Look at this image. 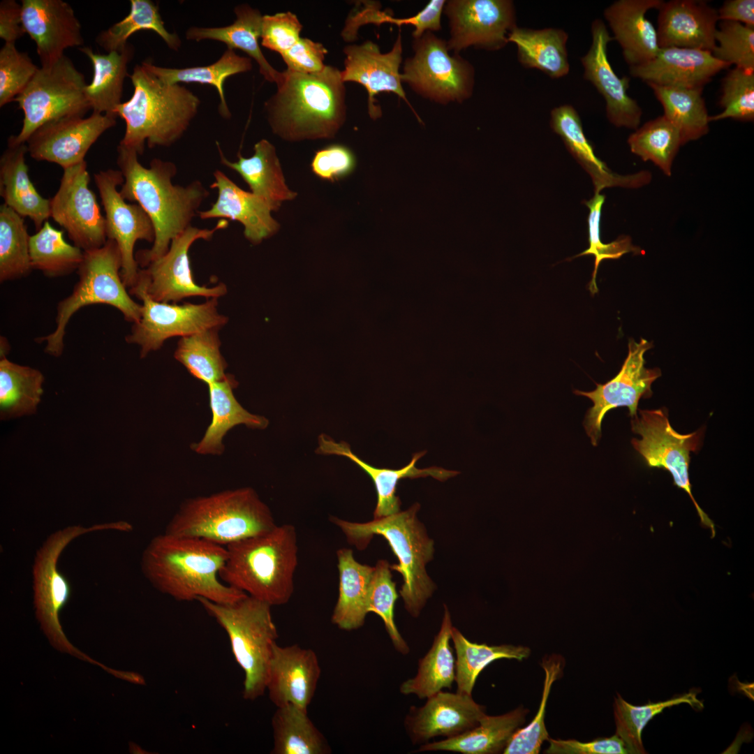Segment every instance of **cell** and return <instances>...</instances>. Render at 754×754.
Here are the masks:
<instances>
[{
  "instance_id": "cell-1",
  "label": "cell",
  "mask_w": 754,
  "mask_h": 754,
  "mask_svg": "<svg viewBox=\"0 0 754 754\" xmlns=\"http://www.w3.org/2000/svg\"><path fill=\"white\" fill-rule=\"evenodd\" d=\"M138 156L135 150L119 144L117 163L124 179L120 194L124 200L140 205L154 228L151 248L140 251L136 258L145 268L164 255L171 242L191 226L209 191L198 180L186 186L174 185L175 163L154 158L146 168L138 161Z\"/></svg>"
},
{
  "instance_id": "cell-2",
  "label": "cell",
  "mask_w": 754,
  "mask_h": 754,
  "mask_svg": "<svg viewBox=\"0 0 754 754\" xmlns=\"http://www.w3.org/2000/svg\"><path fill=\"white\" fill-rule=\"evenodd\" d=\"M227 554L226 547L213 542L164 533L149 543L141 566L157 590L177 601L204 598L230 604L247 594L221 580Z\"/></svg>"
},
{
  "instance_id": "cell-3",
  "label": "cell",
  "mask_w": 754,
  "mask_h": 754,
  "mask_svg": "<svg viewBox=\"0 0 754 754\" xmlns=\"http://www.w3.org/2000/svg\"><path fill=\"white\" fill-rule=\"evenodd\" d=\"M344 84L332 66L314 74L283 71L264 104L272 131L289 141L334 138L346 119Z\"/></svg>"
},
{
  "instance_id": "cell-4",
  "label": "cell",
  "mask_w": 754,
  "mask_h": 754,
  "mask_svg": "<svg viewBox=\"0 0 754 754\" xmlns=\"http://www.w3.org/2000/svg\"><path fill=\"white\" fill-rule=\"evenodd\" d=\"M151 61L135 65L130 78L133 94L117 108L126 124L119 145L138 155L149 148L170 147L179 140L196 116L200 100L180 84H170L153 71Z\"/></svg>"
},
{
  "instance_id": "cell-5",
  "label": "cell",
  "mask_w": 754,
  "mask_h": 754,
  "mask_svg": "<svg viewBox=\"0 0 754 754\" xmlns=\"http://www.w3.org/2000/svg\"><path fill=\"white\" fill-rule=\"evenodd\" d=\"M226 548L227 558L219 572L224 583L271 606L290 600L297 566L295 526L276 525Z\"/></svg>"
},
{
  "instance_id": "cell-6",
  "label": "cell",
  "mask_w": 754,
  "mask_h": 754,
  "mask_svg": "<svg viewBox=\"0 0 754 754\" xmlns=\"http://www.w3.org/2000/svg\"><path fill=\"white\" fill-rule=\"evenodd\" d=\"M419 508L415 503L406 510L364 523L332 518L348 542L359 549H365L376 535L387 541L399 561L390 568L403 577L399 593L406 610L414 617L420 614L435 589L425 569L433 556L434 542L417 518Z\"/></svg>"
},
{
  "instance_id": "cell-7",
  "label": "cell",
  "mask_w": 754,
  "mask_h": 754,
  "mask_svg": "<svg viewBox=\"0 0 754 754\" xmlns=\"http://www.w3.org/2000/svg\"><path fill=\"white\" fill-rule=\"evenodd\" d=\"M276 526L269 507L251 487L188 499L182 504L165 533L205 539L228 546Z\"/></svg>"
},
{
  "instance_id": "cell-8",
  "label": "cell",
  "mask_w": 754,
  "mask_h": 754,
  "mask_svg": "<svg viewBox=\"0 0 754 754\" xmlns=\"http://www.w3.org/2000/svg\"><path fill=\"white\" fill-rule=\"evenodd\" d=\"M227 633L233 656L244 674L243 697L263 695L278 633L271 605L249 595L230 604L197 600Z\"/></svg>"
},
{
  "instance_id": "cell-9",
  "label": "cell",
  "mask_w": 754,
  "mask_h": 754,
  "mask_svg": "<svg viewBox=\"0 0 754 754\" xmlns=\"http://www.w3.org/2000/svg\"><path fill=\"white\" fill-rule=\"evenodd\" d=\"M121 265L119 249L112 239H108L99 249L84 251L83 260L77 271L78 281L72 293L57 304L54 330L36 339L45 343L46 353L54 357L62 354L68 321L84 306L110 305L121 311L126 320L133 323L139 320L142 306L126 290L121 275Z\"/></svg>"
},
{
  "instance_id": "cell-10",
  "label": "cell",
  "mask_w": 754,
  "mask_h": 754,
  "mask_svg": "<svg viewBox=\"0 0 754 754\" xmlns=\"http://www.w3.org/2000/svg\"><path fill=\"white\" fill-rule=\"evenodd\" d=\"M130 531L132 526L121 521L94 525L66 527L52 534L38 551L34 568V590L36 614L41 628L53 646L87 662L99 665L109 672L110 668L81 652L68 640L60 624L59 615L68 601L71 588L67 579L57 570L59 557L66 546L76 537L101 530Z\"/></svg>"
},
{
  "instance_id": "cell-11",
  "label": "cell",
  "mask_w": 754,
  "mask_h": 754,
  "mask_svg": "<svg viewBox=\"0 0 754 754\" xmlns=\"http://www.w3.org/2000/svg\"><path fill=\"white\" fill-rule=\"evenodd\" d=\"M86 86L84 75L66 55L41 66L15 99L24 114L22 128L15 135L16 141L26 143L38 128L48 121L84 117L91 110L85 96Z\"/></svg>"
},
{
  "instance_id": "cell-12",
  "label": "cell",
  "mask_w": 754,
  "mask_h": 754,
  "mask_svg": "<svg viewBox=\"0 0 754 754\" xmlns=\"http://www.w3.org/2000/svg\"><path fill=\"white\" fill-rule=\"evenodd\" d=\"M413 49L414 55L404 62L402 82L439 104L461 103L471 96L474 68L458 54L450 55L445 40L427 31L414 38Z\"/></svg>"
},
{
  "instance_id": "cell-13",
  "label": "cell",
  "mask_w": 754,
  "mask_h": 754,
  "mask_svg": "<svg viewBox=\"0 0 754 754\" xmlns=\"http://www.w3.org/2000/svg\"><path fill=\"white\" fill-rule=\"evenodd\" d=\"M639 415L632 417L631 427L640 439L633 438V448L642 457L648 466L668 471L674 485L684 490L694 504L702 526L709 528L711 538L716 535L715 524L699 506L692 494L689 479L690 453L697 452L701 445L703 431L681 434L671 426L667 409L638 410Z\"/></svg>"
},
{
  "instance_id": "cell-14",
  "label": "cell",
  "mask_w": 754,
  "mask_h": 754,
  "mask_svg": "<svg viewBox=\"0 0 754 754\" xmlns=\"http://www.w3.org/2000/svg\"><path fill=\"white\" fill-rule=\"evenodd\" d=\"M129 293L142 302L141 316L125 339L140 348V357L160 349L165 341L173 337H186L204 330L220 329L228 318L219 313L217 298L202 304L182 305L161 302L152 299L138 278Z\"/></svg>"
},
{
  "instance_id": "cell-15",
  "label": "cell",
  "mask_w": 754,
  "mask_h": 754,
  "mask_svg": "<svg viewBox=\"0 0 754 754\" xmlns=\"http://www.w3.org/2000/svg\"><path fill=\"white\" fill-rule=\"evenodd\" d=\"M228 226L226 219L219 220L212 229H201L191 226L175 237L164 255L139 270L138 278L144 284L149 295L154 300L169 303L177 302L190 297L218 299L226 295L227 287L224 283L207 287L195 282L191 268L189 250L195 241L209 240L216 231L225 229Z\"/></svg>"
},
{
  "instance_id": "cell-16",
  "label": "cell",
  "mask_w": 754,
  "mask_h": 754,
  "mask_svg": "<svg viewBox=\"0 0 754 754\" xmlns=\"http://www.w3.org/2000/svg\"><path fill=\"white\" fill-rule=\"evenodd\" d=\"M651 348L652 343L642 338L640 342L629 340L628 355L615 377L605 384H597L593 391H574L576 394L586 397L593 402L583 424L593 445H596L600 438L602 421L608 411L624 406L633 417L637 414L640 399L651 397V385L661 376L660 369L645 367L644 356Z\"/></svg>"
},
{
  "instance_id": "cell-17",
  "label": "cell",
  "mask_w": 754,
  "mask_h": 754,
  "mask_svg": "<svg viewBox=\"0 0 754 754\" xmlns=\"http://www.w3.org/2000/svg\"><path fill=\"white\" fill-rule=\"evenodd\" d=\"M89 181L85 161L64 169L59 189L50 199L51 217L84 251L99 249L108 239L105 216Z\"/></svg>"
},
{
  "instance_id": "cell-18",
  "label": "cell",
  "mask_w": 754,
  "mask_h": 754,
  "mask_svg": "<svg viewBox=\"0 0 754 754\" xmlns=\"http://www.w3.org/2000/svg\"><path fill=\"white\" fill-rule=\"evenodd\" d=\"M449 19L447 46L454 54L470 46L494 51L504 47L517 25L510 0H450L443 8Z\"/></svg>"
},
{
  "instance_id": "cell-19",
  "label": "cell",
  "mask_w": 754,
  "mask_h": 754,
  "mask_svg": "<svg viewBox=\"0 0 754 754\" xmlns=\"http://www.w3.org/2000/svg\"><path fill=\"white\" fill-rule=\"evenodd\" d=\"M124 179L119 170L108 169L94 175L105 211L107 239L114 241L121 253V275L126 287H133L137 281L138 263L134 256L137 241L154 242L152 222L140 205L126 202L118 191Z\"/></svg>"
},
{
  "instance_id": "cell-20",
  "label": "cell",
  "mask_w": 754,
  "mask_h": 754,
  "mask_svg": "<svg viewBox=\"0 0 754 754\" xmlns=\"http://www.w3.org/2000/svg\"><path fill=\"white\" fill-rule=\"evenodd\" d=\"M117 118L93 113L87 117H66L48 121L38 128L26 142L28 153L36 161L59 165L63 170L78 164Z\"/></svg>"
},
{
  "instance_id": "cell-21",
  "label": "cell",
  "mask_w": 754,
  "mask_h": 754,
  "mask_svg": "<svg viewBox=\"0 0 754 754\" xmlns=\"http://www.w3.org/2000/svg\"><path fill=\"white\" fill-rule=\"evenodd\" d=\"M591 31V45L580 59L584 78L604 98L606 115L610 123L616 127L636 130L640 124L642 110L627 93L630 78L618 77L609 61L607 45L614 40L613 37L600 19L593 21Z\"/></svg>"
},
{
  "instance_id": "cell-22",
  "label": "cell",
  "mask_w": 754,
  "mask_h": 754,
  "mask_svg": "<svg viewBox=\"0 0 754 754\" xmlns=\"http://www.w3.org/2000/svg\"><path fill=\"white\" fill-rule=\"evenodd\" d=\"M402 40L399 32L392 50L382 53L371 40L343 48L344 69L341 71L343 82L362 84L368 94V112L372 119L381 115L375 96L380 93H394L413 110L402 87L399 67L402 60Z\"/></svg>"
},
{
  "instance_id": "cell-23",
  "label": "cell",
  "mask_w": 754,
  "mask_h": 754,
  "mask_svg": "<svg viewBox=\"0 0 754 754\" xmlns=\"http://www.w3.org/2000/svg\"><path fill=\"white\" fill-rule=\"evenodd\" d=\"M25 33L34 41L41 66L62 57L69 47L84 44L82 26L72 6L62 0H22Z\"/></svg>"
},
{
  "instance_id": "cell-24",
  "label": "cell",
  "mask_w": 754,
  "mask_h": 754,
  "mask_svg": "<svg viewBox=\"0 0 754 754\" xmlns=\"http://www.w3.org/2000/svg\"><path fill=\"white\" fill-rule=\"evenodd\" d=\"M485 714V707L471 695L441 690L422 707H412L405 725L413 743L418 744L436 737L460 735L478 725Z\"/></svg>"
},
{
  "instance_id": "cell-25",
  "label": "cell",
  "mask_w": 754,
  "mask_h": 754,
  "mask_svg": "<svg viewBox=\"0 0 754 754\" xmlns=\"http://www.w3.org/2000/svg\"><path fill=\"white\" fill-rule=\"evenodd\" d=\"M316 653L298 644H275L270 660L266 690L276 707L293 704L307 709L320 677Z\"/></svg>"
},
{
  "instance_id": "cell-26",
  "label": "cell",
  "mask_w": 754,
  "mask_h": 754,
  "mask_svg": "<svg viewBox=\"0 0 754 754\" xmlns=\"http://www.w3.org/2000/svg\"><path fill=\"white\" fill-rule=\"evenodd\" d=\"M656 29L660 48L680 47L712 52L719 20L718 11L703 1H663Z\"/></svg>"
},
{
  "instance_id": "cell-27",
  "label": "cell",
  "mask_w": 754,
  "mask_h": 754,
  "mask_svg": "<svg viewBox=\"0 0 754 754\" xmlns=\"http://www.w3.org/2000/svg\"><path fill=\"white\" fill-rule=\"evenodd\" d=\"M729 66L711 52L688 48H660L651 61L630 67V73L647 84L663 87H702Z\"/></svg>"
},
{
  "instance_id": "cell-28",
  "label": "cell",
  "mask_w": 754,
  "mask_h": 754,
  "mask_svg": "<svg viewBox=\"0 0 754 754\" xmlns=\"http://www.w3.org/2000/svg\"><path fill=\"white\" fill-rule=\"evenodd\" d=\"M210 186L218 191L217 200L210 208L199 211L201 219L220 218L236 221L244 228V234L253 244H258L274 234L279 224L272 216L269 205L263 198L239 187L223 172H214Z\"/></svg>"
},
{
  "instance_id": "cell-29",
  "label": "cell",
  "mask_w": 754,
  "mask_h": 754,
  "mask_svg": "<svg viewBox=\"0 0 754 754\" xmlns=\"http://www.w3.org/2000/svg\"><path fill=\"white\" fill-rule=\"evenodd\" d=\"M316 452L318 454L347 457L371 478L377 494V503L374 512V519L391 515L400 511L401 501L396 493L397 485L401 480L431 476L439 481H445L459 473L456 471L446 470L437 466L417 468L415 466L416 462L425 454V451L414 453L411 461L401 468H377L355 454L347 443L337 442L324 434L318 437Z\"/></svg>"
},
{
  "instance_id": "cell-30",
  "label": "cell",
  "mask_w": 754,
  "mask_h": 754,
  "mask_svg": "<svg viewBox=\"0 0 754 754\" xmlns=\"http://www.w3.org/2000/svg\"><path fill=\"white\" fill-rule=\"evenodd\" d=\"M663 0H618L604 10V17L629 67L653 59L659 52L656 29L646 17L651 9H658Z\"/></svg>"
},
{
  "instance_id": "cell-31",
  "label": "cell",
  "mask_w": 754,
  "mask_h": 754,
  "mask_svg": "<svg viewBox=\"0 0 754 754\" xmlns=\"http://www.w3.org/2000/svg\"><path fill=\"white\" fill-rule=\"evenodd\" d=\"M550 126L561 138L571 155L590 175L595 193H600L604 188L616 186L637 188L651 181V175L646 171L628 176L612 172L596 156L593 145L584 135L579 115L571 105L564 104L553 108Z\"/></svg>"
},
{
  "instance_id": "cell-32",
  "label": "cell",
  "mask_w": 754,
  "mask_h": 754,
  "mask_svg": "<svg viewBox=\"0 0 754 754\" xmlns=\"http://www.w3.org/2000/svg\"><path fill=\"white\" fill-rule=\"evenodd\" d=\"M26 143L8 138L0 158V195L4 202L19 215L29 218L38 230L51 216L50 199L37 191L28 174Z\"/></svg>"
},
{
  "instance_id": "cell-33",
  "label": "cell",
  "mask_w": 754,
  "mask_h": 754,
  "mask_svg": "<svg viewBox=\"0 0 754 754\" xmlns=\"http://www.w3.org/2000/svg\"><path fill=\"white\" fill-rule=\"evenodd\" d=\"M221 163L237 172L249 185L251 193L267 202L272 211L277 210L283 201L296 196L286 185L274 146L262 139L254 145L253 154L246 158L237 154V161L232 162L224 156L216 143Z\"/></svg>"
},
{
  "instance_id": "cell-34",
  "label": "cell",
  "mask_w": 754,
  "mask_h": 754,
  "mask_svg": "<svg viewBox=\"0 0 754 754\" xmlns=\"http://www.w3.org/2000/svg\"><path fill=\"white\" fill-rule=\"evenodd\" d=\"M234 12L236 19L232 24L221 27H191L186 32V39L197 42L213 40L225 43L228 49L240 50L257 62L260 74L267 81L278 84L282 72L267 61L259 45L263 15L247 3L237 6Z\"/></svg>"
},
{
  "instance_id": "cell-35",
  "label": "cell",
  "mask_w": 754,
  "mask_h": 754,
  "mask_svg": "<svg viewBox=\"0 0 754 754\" xmlns=\"http://www.w3.org/2000/svg\"><path fill=\"white\" fill-rule=\"evenodd\" d=\"M237 385L231 375L208 385L212 419L202 438L193 449L201 454H221L224 450L223 438L232 427L244 424L251 429H263L268 420L244 409L235 399L233 388Z\"/></svg>"
},
{
  "instance_id": "cell-36",
  "label": "cell",
  "mask_w": 754,
  "mask_h": 754,
  "mask_svg": "<svg viewBox=\"0 0 754 754\" xmlns=\"http://www.w3.org/2000/svg\"><path fill=\"white\" fill-rule=\"evenodd\" d=\"M528 710L519 707L500 716H482L479 724L445 740L427 743L419 751H452L464 754H494L504 751L514 733L523 725Z\"/></svg>"
},
{
  "instance_id": "cell-37",
  "label": "cell",
  "mask_w": 754,
  "mask_h": 754,
  "mask_svg": "<svg viewBox=\"0 0 754 754\" xmlns=\"http://www.w3.org/2000/svg\"><path fill=\"white\" fill-rule=\"evenodd\" d=\"M93 66L91 82L85 87V96L93 113L117 117L116 110L121 103L124 82L128 65L134 55V48L128 43L118 51L107 54L95 52L90 47H79Z\"/></svg>"
},
{
  "instance_id": "cell-38",
  "label": "cell",
  "mask_w": 754,
  "mask_h": 754,
  "mask_svg": "<svg viewBox=\"0 0 754 754\" xmlns=\"http://www.w3.org/2000/svg\"><path fill=\"white\" fill-rule=\"evenodd\" d=\"M337 555L339 596L332 621L340 629L355 630L363 626L369 613V594L374 567L357 562L350 549H339Z\"/></svg>"
},
{
  "instance_id": "cell-39",
  "label": "cell",
  "mask_w": 754,
  "mask_h": 754,
  "mask_svg": "<svg viewBox=\"0 0 754 754\" xmlns=\"http://www.w3.org/2000/svg\"><path fill=\"white\" fill-rule=\"evenodd\" d=\"M568 39L566 31L557 28L517 27L508 36V43L517 46L518 61L523 66L540 70L552 78H560L569 73Z\"/></svg>"
},
{
  "instance_id": "cell-40",
  "label": "cell",
  "mask_w": 754,
  "mask_h": 754,
  "mask_svg": "<svg viewBox=\"0 0 754 754\" xmlns=\"http://www.w3.org/2000/svg\"><path fill=\"white\" fill-rule=\"evenodd\" d=\"M452 627L449 611L445 606L441 629L431 649L419 660L416 675L401 683V693L414 694L423 699L451 687L455 680V660L450 644Z\"/></svg>"
},
{
  "instance_id": "cell-41",
  "label": "cell",
  "mask_w": 754,
  "mask_h": 754,
  "mask_svg": "<svg viewBox=\"0 0 754 754\" xmlns=\"http://www.w3.org/2000/svg\"><path fill=\"white\" fill-rule=\"evenodd\" d=\"M272 754H329L331 748L308 716L293 704L277 707L272 718Z\"/></svg>"
},
{
  "instance_id": "cell-42",
  "label": "cell",
  "mask_w": 754,
  "mask_h": 754,
  "mask_svg": "<svg viewBox=\"0 0 754 754\" xmlns=\"http://www.w3.org/2000/svg\"><path fill=\"white\" fill-rule=\"evenodd\" d=\"M664 110V116L679 130L683 145L709 131V116L702 87L684 88L648 84Z\"/></svg>"
},
{
  "instance_id": "cell-43",
  "label": "cell",
  "mask_w": 754,
  "mask_h": 754,
  "mask_svg": "<svg viewBox=\"0 0 754 754\" xmlns=\"http://www.w3.org/2000/svg\"><path fill=\"white\" fill-rule=\"evenodd\" d=\"M43 375L38 370L0 360V415L1 420L34 414L43 394Z\"/></svg>"
},
{
  "instance_id": "cell-44",
  "label": "cell",
  "mask_w": 754,
  "mask_h": 754,
  "mask_svg": "<svg viewBox=\"0 0 754 754\" xmlns=\"http://www.w3.org/2000/svg\"><path fill=\"white\" fill-rule=\"evenodd\" d=\"M451 639L457 656L455 661L457 692L462 694L471 695L479 674L493 661L501 658L522 660L531 654V649L524 646L512 644L489 646L471 642L454 627L452 629Z\"/></svg>"
},
{
  "instance_id": "cell-45",
  "label": "cell",
  "mask_w": 754,
  "mask_h": 754,
  "mask_svg": "<svg viewBox=\"0 0 754 754\" xmlns=\"http://www.w3.org/2000/svg\"><path fill=\"white\" fill-rule=\"evenodd\" d=\"M252 66L250 57H242L232 49H227L216 61L207 66L176 68L161 67L151 63L154 73L168 83L194 82L213 86L220 98L219 114L225 119L231 117L224 94L226 80L232 75L250 71Z\"/></svg>"
},
{
  "instance_id": "cell-46",
  "label": "cell",
  "mask_w": 754,
  "mask_h": 754,
  "mask_svg": "<svg viewBox=\"0 0 754 754\" xmlns=\"http://www.w3.org/2000/svg\"><path fill=\"white\" fill-rule=\"evenodd\" d=\"M129 13L121 20L101 31L96 43L106 52L118 51L128 44V38L134 33L150 30L156 33L169 48L177 50L181 40L176 33H170L165 27L158 5L151 0H131Z\"/></svg>"
},
{
  "instance_id": "cell-47",
  "label": "cell",
  "mask_w": 754,
  "mask_h": 754,
  "mask_svg": "<svg viewBox=\"0 0 754 754\" xmlns=\"http://www.w3.org/2000/svg\"><path fill=\"white\" fill-rule=\"evenodd\" d=\"M29 256L32 269L39 270L47 277H58L77 271L84 251L68 243L63 232L47 221L30 236Z\"/></svg>"
},
{
  "instance_id": "cell-48",
  "label": "cell",
  "mask_w": 754,
  "mask_h": 754,
  "mask_svg": "<svg viewBox=\"0 0 754 754\" xmlns=\"http://www.w3.org/2000/svg\"><path fill=\"white\" fill-rule=\"evenodd\" d=\"M683 703L690 704L696 710H700L704 707L702 702L697 698V692L694 690L664 702H649L643 706L633 705L618 695L614 698V704L616 734L623 741L629 753H646L642 741V730L665 709Z\"/></svg>"
},
{
  "instance_id": "cell-49",
  "label": "cell",
  "mask_w": 754,
  "mask_h": 754,
  "mask_svg": "<svg viewBox=\"0 0 754 754\" xmlns=\"http://www.w3.org/2000/svg\"><path fill=\"white\" fill-rule=\"evenodd\" d=\"M219 330L212 328L182 337L174 355L193 376L207 385L227 376V364L220 351Z\"/></svg>"
},
{
  "instance_id": "cell-50",
  "label": "cell",
  "mask_w": 754,
  "mask_h": 754,
  "mask_svg": "<svg viewBox=\"0 0 754 754\" xmlns=\"http://www.w3.org/2000/svg\"><path fill=\"white\" fill-rule=\"evenodd\" d=\"M630 151L644 161H652L670 176L673 161L683 145L677 127L664 115L638 127L628 138Z\"/></svg>"
},
{
  "instance_id": "cell-51",
  "label": "cell",
  "mask_w": 754,
  "mask_h": 754,
  "mask_svg": "<svg viewBox=\"0 0 754 754\" xmlns=\"http://www.w3.org/2000/svg\"><path fill=\"white\" fill-rule=\"evenodd\" d=\"M24 218L5 203L0 206V281L27 276L32 270Z\"/></svg>"
},
{
  "instance_id": "cell-52",
  "label": "cell",
  "mask_w": 754,
  "mask_h": 754,
  "mask_svg": "<svg viewBox=\"0 0 754 754\" xmlns=\"http://www.w3.org/2000/svg\"><path fill=\"white\" fill-rule=\"evenodd\" d=\"M563 665V658L560 656L552 655L543 659L542 667L545 677L538 711L526 727L519 728L514 733L503 753L538 754L543 742L549 740V733L545 724L546 706L552 684L560 677Z\"/></svg>"
},
{
  "instance_id": "cell-53",
  "label": "cell",
  "mask_w": 754,
  "mask_h": 754,
  "mask_svg": "<svg viewBox=\"0 0 754 754\" xmlns=\"http://www.w3.org/2000/svg\"><path fill=\"white\" fill-rule=\"evenodd\" d=\"M397 598L390 565L386 560H379L374 566L371 580L368 612H374L382 619L395 649L406 655L409 652V647L399 633L394 619V607Z\"/></svg>"
},
{
  "instance_id": "cell-54",
  "label": "cell",
  "mask_w": 754,
  "mask_h": 754,
  "mask_svg": "<svg viewBox=\"0 0 754 754\" xmlns=\"http://www.w3.org/2000/svg\"><path fill=\"white\" fill-rule=\"evenodd\" d=\"M711 52L718 60L746 71L754 72V27L722 21L715 34Z\"/></svg>"
},
{
  "instance_id": "cell-55",
  "label": "cell",
  "mask_w": 754,
  "mask_h": 754,
  "mask_svg": "<svg viewBox=\"0 0 754 754\" xmlns=\"http://www.w3.org/2000/svg\"><path fill=\"white\" fill-rule=\"evenodd\" d=\"M722 95L720 105L722 112L713 117L709 121L732 118L742 121L754 119V72L734 68L722 82Z\"/></svg>"
},
{
  "instance_id": "cell-56",
  "label": "cell",
  "mask_w": 754,
  "mask_h": 754,
  "mask_svg": "<svg viewBox=\"0 0 754 754\" xmlns=\"http://www.w3.org/2000/svg\"><path fill=\"white\" fill-rule=\"evenodd\" d=\"M605 196L600 193L595 195L589 201H584L585 205L589 209L588 216V230L589 246L587 249L577 256L593 255L595 256L594 269L592 278L589 283V290L592 295L598 291L596 285V274L598 267L602 260L605 259H617L623 254L634 252L637 253L640 249L632 244L631 239L628 236H621L615 241L608 244H604L600 239V217L601 209L605 202Z\"/></svg>"
},
{
  "instance_id": "cell-57",
  "label": "cell",
  "mask_w": 754,
  "mask_h": 754,
  "mask_svg": "<svg viewBox=\"0 0 754 754\" xmlns=\"http://www.w3.org/2000/svg\"><path fill=\"white\" fill-rule=\"evenodd\" d=\"M39 67L15 43H4L0 50V107L15 101L29 84Z\"/></svg>"
},
{
  "instance_id": "cell-58",
  "label": "cell",
  "mask_w": 754,
  "mask_h": 754,
  "mask_svg": "<svg viewBox=\"0 0 754 754\" xmlns=\"http://www.w3.org/2000/svg\"><path fill=\"white\" fill-rule=\"evenodd\" d=\"M302 24L291 12L265 15L261 30L262 46L281 55L292 47L300 39Z\"/></svg>"
},
{
  "instance_id": "cell-59",
  "label": "cell",
  "mask_w": 754,
  "mask_h": 754,
  "mask_svg": "<svg viewBox=\"0 0 754 754\" xmlns=\"http://www.w3.org/2000/svg\"><path fill=\"white\" fill-rule=\"evenodd\" d=\"M445 2L444 0L431 1L414 16L403 19H395L381 13L374 7L373 3L372 6H368L365 8V10L360 13V15L364 16L361 21L376 24L388 22L397 25L411 24L415 27L413 36L414 38H417L427 31L433 32L441 29V17Z\"/></svg>"
},
{
  "instance_id": "cell-60",
  "label": "cell",
  "mask_w": 754,
  "mask_h": 754,
  "mask_svg": "<svg viewBox=\"0 0 754 754\" xmlns=\"http://www.w3.org/2000/svg\"><path fill=\"white\" fill-rule=\"evenodd\" d=\"M355 166L354 154L348 147L334 145L315 154L311 168L319 177L334 181L349 175Z\"/></svg>"
},
{
  "instance_id": "cell-61",
  "label": "cell",
  "mask_w": 754,
  "mask_h": 754,
  "mask_svg": "<svg viewBox=\"0 0 754 754\" xmlns=\"http://www.w3.org/2000/svg\"><path fill=\"white\" fill-rule=\"evenodd\" d=\"M327 54V50L322 43L300 38L281 56L288 70L303 74H314L325 68L324 60Z\"/></svg>"
},
{
  "instance_id": "cell-62",
  "label": "cell",
  "mask_w": 754,
  "mask_h": 754,
  "mask_svg": "<svg viewBox=\"0 0 754 754\" xmlns=\"http://www.w3.org/2000/svg\"><path fill=\"white\" fill-rule=\"evenodd\" d=\"M549 746L545 751L549 754H626L629 753L623 741L615 734L589 742L574 739L548 740Z\"/></svg>"
},
{
  "instance_id": "cell-63",
  "label": "cell",
  "mask_w": 754,
  "mask_h": 754,
  "mask_svg": "<svg viewBox=\"0 0 754 754\" xmlns=\"http://www.w3.org/2000/svg\"><path fill=\"white\" fill-rule=\"evenodd\" d=\"M25 34L22 19V4L15 0L0 3V38L5 43H15Z\"/></svg>"
},
{
  "instance_id": "cell-64",
  "label": "cell",
  "mask_w": 754,
  "mask_h": 754,
  "mask_svg": "<svg viewBox=\"0 0 754 754\" xmlns=\"http://www.w3.org/2000/svg\"><path fill=\"white\" fill-rule=\"evenodd\" d=\"M718 11V20L754 27V1L727 0Z\"/></svg>"
}]
</instances>
